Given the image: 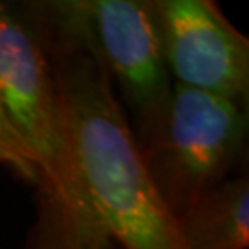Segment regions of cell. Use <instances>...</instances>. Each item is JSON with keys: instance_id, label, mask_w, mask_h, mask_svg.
<instances>
[{"instance_id": "obj_1", "label": "cell", "mask_w": 249, "mask_h": 249, "mask_svg": "<svg viewBox=\"0 0 249 249\" xmlns=\"http://www.w3.org/2000/svg\"><path fill=\"white\" fill-rule=\"evenodd\" d=\"M52 69L80 185L104 240L122 249H188L96 57L45 8H28Z\"/></svg>"}, {"instance_id": "obj_2", "label": "cell", "mask_w": 249, "mask_h": 249, "mask_svg": "<svg viewBox=\"0 0 249 249\" xmlns=\"http://www.w3.org/2000/svg\"><path fill=\"white\" fill-rule=\"evenodd\" d=\"M0 90L9 122L36 164L61 249L107 242L78 179L61 98L43 46L28 18L6 4H0Z\"/></svg>"}, {"instance_id": "obj_3", "label": "cell", "mask_w": 249, "mask_h": 249, "mask_svg": "<svg viewBox=\"0 0 249 249\" xmlns=\"http://www.w3.org/2000/svg\"><path fill=\"white\" fill-rule=\"evenodd\" d=\"M43 4L102 65L120 94V104L129 111L137 142L146 151L159 133L174 85L162 59L150 2L59 0Z\"/></svg>"}, {"instance_id": "obj_4", "label": "cell", "mask_w": 249, "mask_h": 249, "mask_svg": "<svg viewBox=\"0 0 249 249\" xmlns=\"http://www.w3.org/2000/svg\"><path fill=\"white\" fill-rule=\"evenodd\" d=\"M246 135L244 104L172 85L159 133L142 153L160 197L178 222L229 179L242 159Z\"/></svg>"}, {"instance_id": "obj_5", "label": "cell", "mask_w": 249, "mask_h": 249, "mask_svg": "<svg viewBox=\"0 0 249 249\" xmlns=\"http://www.w3.org/2000/svg\"><path fill=\"white\" fill-rule=\"evenodd\" d=\"M150 9L170 78L248 106L249 41L211 0H155Z\"/></svg>"}, {"instance_id": "obj_6", "label": "cell", "mask_w": 249, "mask_h": 249, "mask_svg": "<svg viewBox=\"0 0 249 249\" xmlns=\"http://www.w3.org/2000/svg\"><path fill=\"white\" fill-rule=\"evenodd\" d=\"M188 249H248L249 181L246 176L225 179L197 201L181 220Z\"/></svg>"}, {"instance_id": "obj_7", "label": "cell", "mask_w": 249, "mask_h": 249, "mask_svg": "<svg viewBox=\"0 0 249 249\" xmlns=\"http://www.w3.org/2000/svg\"><path fill=\"white\" fill-rule=\"evenodd\" d=\"M0 164L11 168L22 179L39 187V174H37L36 164L9 122L2 90H0Z\"/></svg>"}, {"instance_id": "obj_8", "label": "cell", "mask_w": 249, "mask_h": 249, "mask_svg": "<svg viewBox=\"0 0 249 249\" xmlns=\"http://www.w3.org/2000/svg\"><path fill=\"white\" fill-rule=\"evenodd\" d=\"M85 249H109V242H98V244L89 246V248H85Z\"/></svg>"}]
</instances>
